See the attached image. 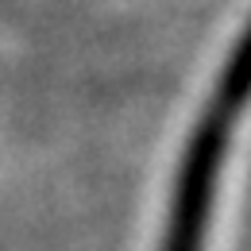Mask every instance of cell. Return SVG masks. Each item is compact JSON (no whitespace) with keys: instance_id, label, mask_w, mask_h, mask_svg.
I'll list each match as a JSON object with an SVG mask.
<instances>
[{"instance_id":"obj_1","label":"cell","mask_w":251,"mask_h":251,"mask_svg":"<svg viewBox=\"0 0 251 251\" xmlns=\"http://www.w3.org/2000/svg\"><path fill=\"white\" fill-rule=\"evenodd\" d=\"M244 104H248V35L236 39L217 85H213V97L193 127V135L186 139L158 251H205L217 178L224 170V155L236 135V120H240Z\"/></svg>"}]
</instances>
